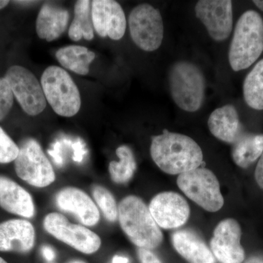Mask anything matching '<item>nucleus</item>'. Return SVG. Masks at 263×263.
<instances>
[{
	"mask_svg": "<svg viewBox=\"0 0 263 263\" xmlns=\"http://www.w3.org/2000/svg\"><path fill=\"white\" fill-rule=\"evenodd\" d=\"M151 156L166 174H181L200 167L203 162L201 148L190 137L164 129L152 138Z\"/></svg>",
	"mask_w": 263,
	"mask_h": 263,
	"instance_id": "nucleus-1",
	"label": "nucleus"
},
{
	"mask_svg": "<svg viewBox=\"0 0 263 263\" xmlns=\"http://www.w3.org/2000/svg\"><path fill=\"white\" fill-rule=\"evenodd\" d=\"M121 228L138 248L154 249L162 243L163 235L141 198L134 195L123 199L118 208Z\"/></svg>",
	"mask_w": 263,
	"mask_h": 263,
	"instance_id": "nucleus-2",
	"label": "nucleus"
},
{
	"mask_svg": "<svg viewBox=\"0 0 263 263\" xmlns=\"http://www.w3.org/2000/svg\"><path fill=\"white\" fill-rule=\"evenodd\" d=\"M262 52V17L255 10H247L235 25L228 52L230 67L235 72L249 68Z\"/></svg>",
	"mask_w": 263,
	"mask_h": 263,
	"instance_id": "nucleus-3",
	"label": "nucleus"
},
{
	"mask_svg": "<svg viewBox=\"0 0 263 263\" xmlns=\"http://www.w3.org/2000/svg\"><path fill=\"white\" fill-rule=\"evenodd\" d=\"M170 91L174 103L186 112H196L205 98V79L201 70L190 62H175L168 74Z\"/></svg>",
	"mask_w": 263,
	"mask_h": 263,
	"instance_id": "nucleus-4",
	"label": "nucleus"
},
{
	"mask_svg": "<svg viewBox=\"0 0 263 263\" xmlns=\"http://www.w3.org/2000/svg\"><path fill=\"white\" fill-rule=\"evenodd\" d=\"M41 86L46 101L55 113L63 117H72L79 113L80 92L67 71L58 66H50L43 72Z\"/></svg>",
	"mask_w": 263,
	"mask_h": 263,
	"instance_id": "nucleus-5",
	"label": "nucleus"
},
{
	"mask_svg": "<svg viewBox=\"0 0 263 263\" xmlns=\"http://www.w3.org/2000/svg\"><path fill=\"white\" fill-rule=\"evenodd\" d=\"M177 184L186 196L208 212H218L224 205L219 181L209 169L197 167L180 174Z\"/></svg>",
	"mask_w": 263,
	"mask_h": 263,
	"instance_id": "nucleus-6",
	"label": "nucleus"
},
{
	"mask_svg": "<svg viewBox=\"0 0 263 263\" xmlns=\"http://www.w3.org/2000/svg\"><path fill=\"white\" fill-rule=\"evenodd\" d=\"M18 147L19 153L14 164L15 173L20 179L39 188L54 182V171L37 141L28 138Z\"/></svg>",
	"mask_w": 263,
	"mask_h": 263,
	"instance_id": "nucleus-7",
	"label": "nucleus"
},
{
	"mask_svg": "<svg viewBox=\"0 0 263 263\" xmlns=\"http://www.w3.org/2000/svg\"><path fill=\"white\" fill-rule=\"evenodd\" d=\"M132 40L143 51L158 49L164 37V24L160 10L147 3L133 8L129 16Z\"/></svg>",
	"mask_w": 263,
	"mask_h": 263,
	"instance_id": "nucleus-8",
	"label": "nucleus"
},
{
	"mask_svg": "<svg viewBox=\"0 0 263 263\" xmlns=\"http://www.w3.org/2000/svg\"><path fill=\"white\" fill-rule=\"evenodd\" d=\"M43 227L57 240L82 253H95L101 247V239L98 235L86 227L72 224L59 213L48 214L43 220Z\"/></svg>",
	"mask_w": 263,
	"mask_h": 263,
	"instance_id": "nucleus-9",
	"label": "nucleus"
},
{
	"mask_svg": "<svg viewBox=\"0 0 263 263\" xmlns=\"http://www.w3.org/2000/svg\"><path fill=\"white\" fill-rule=\"evenodd\" d=\"M5 78L26 114L37 116L42 113L47 101L42 86L30 70L22 66H11L5 72Z\"/></svg>",
	"mask_w": 263,
	"mask_h": 263,
	"instance_id": "nucleus-10",
	"label": "nucleus"
},
{
	"mask_svg": "<svg viewBox=\"0 0 263 263\" xmlns=\"http://www.w3.org/2000/svg\"><path fill=\"white\" fill-rule=\"evenodd\" d=\"M197 18L217 42L230 37L233 27V3L230 0H200L195 8Z\"/></svg>",
	"mask_w": 263,
	"mask_h": 263,
	"instance_id": "nucleus-11",
	"label": "nucleus"
},
{
	"mask_svg": "<svg viewBox=\"0 0 263 263\" xmlns=\"http://www.w3.org/2000/svg\"><path fill=\"white\" fill-rule=\"evenodd\" d=\"M241 229L233 219L221 221L214 230L211 240L212 252L221 263H242L245 253L240 245Z\"/></svg>",
	"mask_w": 263,
	"mask_h": 263,
	"instance_id": "nucleus-12",
	"label": "nucleus"
},
{
	"mask_svg": "<svg viewBox=\"0 0 263 263\" xmlns=\"http://www.w3.org/2000/svg\"><path fill=\"white\" fill-rule=\"evenodd\" d=\"M91 18L95 32L102 37L119 41L124 37L127 19L122 6L114 0L91 2Z\"/></svg>",
	"mask_w": 263,
	"mask_h": 263,
	"instance_id": "nucleus-13",
	"label": "nucleus"
},
{
	"mask_svg": "<svg viewBox=\"0 0 263 263\" xmlns=\"http://www.w3.org/2000/svg\"><path fill=\"white\" fill-rule=\"evenodd\" d=\"M148 209L157 224L164 229H174L183 226L190 214V206L185 199L173 192L156 195Z\"/></svg>",
	"mask_w": 263,
	"mask_h": 263,
	"instance_id": "nucleus-14",
	"label": "nucleus"
},
{
	"mask_svg": "<svg viewBox=\"0 0 263 263\" xmlns=\"http://www.w3.org/2000/svg\"><path fill=\"white\" fill-rule=\"evenodd\" d=\"M56 204L62 212L74 214L84 226H95L100 221V212L96 204L79 189H62L57 194Z\"/></svg>",
	"mask_w": 263,
	"mask_h": 263,
	"instance_id": "nucleus-15",
	"label": "nucleus"
},
{
	"mask_svg": "<svg viewBox=\"0 0 263 263\" xmlns=\"http://www.w3.org/2000/svg\"><path fill=\"white\" fill-rule=\"evenodd\" d=\"M35 243V230L30 221L10 219L0 223V252L28 253Z\"/></svg>",
	"mask_w": 263,
	"mask_h": 263,
	"instance_id": "nucleus-16",
	"label": "nucleus"
},
{
	"mask_svg": "<svg viewBox=\"0 0 263 263\" xmlns=\"http://www.w3.org/2000/svg\"><path fill=\"white\" fill-rule=\"evenodd\" d=\"M0 207L10 214L31 219L35 207L30 194L18 183L0 176Z\"/></svg>",
	"mask_w": 263,
	"mask_h": 263,
	"instance_id": "nucleus-17",
	"label": "nucleus"
},
{
	"mask_svg": "<svg viewBox=\"0 0 263 263\" xmlns=\"http://www.w3.org/2000/svg\"><path fill=\"white\" fill-rule=\"evenodd\" d=\"M208 126L215 138L232 145L243 133L238 111L230 104L214 110L209 118Z\"/></svg>",
	"mask_w": 263,
	"mask_h": 263,
	"instance_id": "nucleus-18",
	"label": "nucleus"
},
{
	"mask_svg": "<svg viewBox=\"0 0 263 263\" xmlns=\"http://www.w3.org/2000/svg\"><path fill=\"white\" fill-rule=\"evenodd\" d=\"M70 14L65 8L46 3L43 5L36 21V32L41 39L51 42L65 32Z\"/></svg>",
	"mask_w": 263,
	"mask_h": 263,
	"instance_id": "nucleus-19",
	"label": "nucleus"
},
{
	"mask_svg": "<svg viewBox=\"0 0 263 263\" xmlns=\"http://www.w3.org/2000/svg\"><path fill=\"white\" fill-rule=\"evenodd\" d=\"M175 249L190 263H215L214 254L196 233L180 230L172 234Z\"/></svg>",
	"mask_w": 263,
	"mask_h": 263,
	"instance_id": "nucleus-20",
	"label": "nucleus"
},
{
	"mask_svg": "<svg viewBox=\"0 0 263 263\" xmlns=\"http://www.w3.org/2000/svg\"><path fill=\"white\" fill-rule=\"evenodd\" d=\"M263 135L243 133L233 144L232 157L235 164L247 168L262 155Z\"/></svg>",
	"mask_w": 263,
	"mask_h": 263,
	"instance_id": "nucleus-21",
	"label": "nucleus"
},
{
	"mask_svg": "<svg viewBox=\"0 0 263 263\" xmlns=\"http://www.w3.org/2000/svg\"><path fill=\"white\" fill-rule=\"evenodd\" d=\"M56 57L62 67L79 75L89 73V65L95 58L94 52L81 46H67L59 49Z\"/></svg>",
	"mask_w": 263,
	"mask_h": 263,
	"instance_id": "nucleus-22",
	"label": "nucleus"
},
{
	"mask_svg": "<svg viewBox=\"0 0 263 263\" xmlns=\"http://www.w3.org/2000/svg\"><path fill=\"white\" fill-rule=\"evenodd\" d=\"M75 16L69 29L68 35L73 41L82 38L91 41L94 37V27L91 18V3L88 0H79L75 5Z\"/></svg>",
	"mask_w": 263,
	"mask_h": 263,
	"instance_id": "nucleus-23",
	"label": "nucleus"
},
{
	"mask_svg": "<svg viewBox=\"0 0 263 263\" xmlns=\"http://www.w3.org/2000/svg\"><path fill=\"white\" fill-rule=\"evenodd\" d=\"M246 103L254 110H263V59L245 78L243 86Z\"/></svg>",
	"mask_w": 263,
	"mask_h": 263,
	"instance_id": "nucleus-24",
	"label": "nucleus"
},
{
	"mask_svg": "<svg viewBox=\"0 0 263 263\" xmlns=\"http://www.w3.org/2000/svg\"><path fill=\"white\" fill-rule=\"evenodd\" d=\"M119 162H110L109 173L112 181L117 183H125L133 178L136 170V162L133 152L127 146H121L117 149Z\"/></svg>",
	"mask_w": 263,
	"mask_h": 263,
	"instance_id": "nucleus-25",
	"label": "nucleus"
},
{
	"mask_svg": "<svg viewBox=\"0 0 263 263\" xmlns=\"http://www.w3.org/2000/svg\"><path fill=\"white\" fill-rule=\"evenodd\" d=\"M95 202L101 209L103 215L110 222L117 221L118 208L115 199L106 188L102 186H95L92 190Z\"/></svg>",
	"mask_w": 263,
	"mask_h": 263,
	"instance_id": "nucleus-26",
	"label": "nucleus"
},
{
	"mask_svg": "<svg viewBox=\"0 0 263 263\" xmlns=\"http://www.w3.org/2000/svg\"><path fill=\"white\" fill-rule=\"evenodd\" d=\"M19 147L0 127V163L13 162L18 157Z\"/></svg>",
	"mask_w": 263,
	"mask_h": 263,
	"instance_id": "nucleus-27",
	"label": "nucleus"
},
{
	"mask_svg": "<svg viewBox=\"0 0 263 263\" xmlns=\"http://www.w3.org/2000/svg\"><path fill=\"white\" fill-rule=\"evenodd\" d=\"M14 95L8 81L0 78V122L8 116L13 107Z\"/></svg>",
	"mask_w": 263,
	"mask_h": 263,
	"instance_id": "nucleus-28",
	"label": "nucleus"
},
{
	"mask_svg": "<svg viewBox=\"0 0 263 263\" xmlns=\"http://www.w3.org/2000/svg\"><path fill=\"white\" fill-rule=\"evenodd\" d=\"M64 143L62 141H57L52 145L51 149L48 151V153L53 158V162L59 167L64 165V159L62 156Z\"/></svg>",
	"mask_w": 263,
	"mask_h": 263,
	"instance_id": "nucleus-29",
	"label": "nucleus"
},
{
	"mask_svg": "<svg viewBox=\"0 0 263 263\" xmlns=\"http://www.w3.org/2000/svg\"><path fill=\"white\" fill-rule=\"evenodd\" d=\"M71 148H72V152H73L72 160L74 162L80 163L84 160L85 155L87 153L84 141L82 140L78 139L77 141L72 142Z\"/></svg>",
	"mask_w": 263,
	"mask_h": 263,
	"instance_id": "nucleus-30",
	"label": "nucleus"
},
{
	"mask_svg": "<svg viewBox=\"0 0 263 263\" xmlns=\"http://www.w3.org/2000/svg\"><path fill=\"white\" fill-rule=\"evenodd\" d=\"M138 255L141 263H162L160 259L148 249H138Z\"/></svg>",
	"mask_w": 263,
	"mask_h": 263,
	"instance_id": "nucleus-31",
	"label": "nucleus"
},
{
	"mask_svg": "<svg viewBox=\"0 0 263 263\" xmlns=\"http://www.w3.org/2000/svg\"><path fill=\"white\" fill-rule=\"evenodd\" d=\"M254 176H255L257 184L263 190V152L262 155L259 157L258 162H257Z\"/></svg>",
	"mask_w": 263,
	"mask_h": 263,
	"instance_id": "nucleus-32",
	"label": "nucleus"
},
{
	"mask_svg": "<svg viewBox=\"0 0 263 263\" xmlns=\"http://www.w3.org/2000/svg\"><path fill=\"white\" fill-rule=\"evenodd\" d=\"M41 252H42L44 258L46 260L49 261V262L53 261L56 257V254H55L53 249L51 247H48V246H43L42 249H41Z\"/></svg>",
	"mask_w": 263,
	"mask_h": 263,
	"instance_id": "nucleus-33",
	"label": "nucleus"
},
{
	"mask_svg": "<svg viewBox=\"0 0 263 263\" xmlns=\"http://www.w3.org/2000/svg\"><path fill=\"white\" fill-rule=\"evenodd\" d=\"M129 259L125 257H122V256H114L113 259H112V263H128Z\"/></svg>",
	"mask_w": 263,
	"mask_h": 263,
	"instance_id": "nucleus-34",
	"label": "nucleus"
},
{
	"mask_svg": "<svg viewBox=\"0 0 263 263\" xmlns=\"http://www.w3.org/2000/svg\"><path fill=\"white\" fill-rule=\"evenodd\" d=\"M245 263H263V258L261 257H252L247 259Z\"/></svg>",
	"mask_w": 263,
	"mask_h": 263,
	"instance_id": "nucleus-35",
	"label": "nucleus"
},
{
	"mask_svg": "<svg viewBox=\"0 0 263 263\" xmlns=\"http://www.w3.org/2000/svg\"><path fill=\"white\" fill-rule=\"evenodd\" d=\"M253 3L259 10L263 11V0H254Z\"/></svg>",
	"mask_w": 263,
	"mask_h": 263,
	"instance_id": "nucleus-36",
	"label": "nucleus"
},
{
	"mask_svg": "<svg viewBox=\"0 0 263 263\" xmlns=\"http://www.w3.org/2000/svg\"><path fill=\"white\" fill-rule=\"evenodd\" d=\"M10 1H5V0H0V10L3 9L5 7L9 4Z\"/></svg>",
	"mask_w": 263,
	"mask_h": 263,
	"instance_id": "nucleus-37",
	"label": "nucleus"
},
{
	"mask_svg": "<svg viewBox=\"0 0 263 263\" xmlns=\"http://www.w3.org/2000/svg\"><path fill=\"white\" fill-rule=\"evenodd\" d=\"M68 263H86L83 260H79V259H75V260L70 261Z\"/></svg>",
	"mask_w": 263,
	"mask_h": 263,
	"instance_id": "nucleus-38",
	"label": "nucleus"
},
{
	"mask_svg": "<svg viewBox=\"0 0 263 263\" xmlns=\"http://www.w3.org/2000/svg\"><path fill=\"white\" fill-rule=\"evenodd\" d=\"M0 263H8V262H7L6 261H5L4 259L2 258V257H0Z\"/></svg>",
	"mask_w": 263,
	"mask_h": 263,
	"instance_id": "nucleus-39",
	"label": "nucleus"
}]
</instances>
